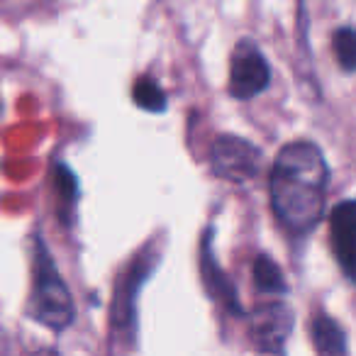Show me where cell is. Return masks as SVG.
Listing matches in <instances>:
<instances>
[{"mask_svg":"<svg viewBox=\"0 0 356 356\" xmlns=\"http://www.w3.org/2000/svg\"><path fill=\"white\" fill-rule=\"evenodd\" d=\"M330 166L312 142H291L278 152L271 168V205L288 229L305 234L317 227L325 213Z\"/></svg>","mask_w":356,"mask_h":356,"instance_id":"6da1fadb","label":"cell"},{"mask_svg":"<svg viewBox=\"0 0 356 356\" xmlns=\"http://www.w3.org/2000/svg\"><path fill=\"white\" fill-rule=\"evenodd\" d=\"M30 315L54 332H61L74 322L76 307L64 278L59 276L44 242H37L35 288H32Z\"/></svg>","mask_w":356,"mask_h":356,"instance_id":"7a4b0ae2","label":"cell"},{"mask_svg":"<svg viewBox=\"0 0 356 356\" xmlns=\"http://www.w3.org/2000/svg\"><path fill=\"white\" fill-rule=\"evenodd\" d=\"M213 171L225 181L247 184L261 168V149L234 134H220L213 144Z\"/></svg>","mask_w":356,"mask_h":356,"instance_id":"3957f363","label":"cell"},{"mask_svg":"<svg viewBox=\"0 0 356 356\" xmlns=\"http://www.w3.org/2000/svg\"><path fill=\"white\" fill-rule=\"evenodd\" d=\"M271 66L252 40H242L232 54L229 66V93L237 100H252L268 88Z\"/></svg>","mask_w":356,"mask_h":356,"instance_id":"277c9868","label":"cell"},{"mask_svg":"<svg viewBox=\"0 0 356 356\" xmlns=\"http://www.w3.org/2000/svg\"><path fill=\"white\" fill-rule=\"evenodd\" d=\"M296 325V315L286 302H266L252 317H249V330L252 339L259 351L266 354H283L286 341Z\"/></svg>","mask_w":356,"mask_h":356,"instance_id":"5b68a950","label":"cell"},{"mask_svg":"<svg viewBox=\"0 0 356 356\" xmlns=\"http://www.w3.org/2000/svg\"><path fill=\"white\" fill-rule=\"evenodd\" d=\"M332 247L341 271L356 286V200H341L332 213Z\"/></svg>","mask_w":356,"mask_h":356,"instance_id":"8992f818","label":"cell"},{"mask_svg":"<svg viewBox=\"0 0 356 356\" xmlns=\"http://www.w3.org/2000/svg\"><path fill=\"white\" fill-rule=\"evenodd\" d=\"M312 344L320 354H346L349 351L344 330L330 315H317L312 320Z\"/></svg>","mask_w":356,"mask_h":356,"instance_id":"52a82bcc","label":"cell"},{"mask_svg":"<svg viewBox=\"0 0 356 356\" xmlns=\"http://www.w3.org/2000/svg\"><path fill=\"white\" fill-rule=\"evenodd\" d=\"M254 283L261 293L266 296H283L288 291L283 271L278 268V264H273L268 257H257L254 259Z\"/></svg>","mask_w":356,"mask_h":356,"instance_id":"ba28073f","label":"cell"},{"mask_svg":"<svg viewBox=\"0 0 356 356\" xmlns=\"http://www.w3.org/2000/svg\"><path fill=\"white\" fill-rule=\"evenodd\" d=\"M203 276H205V283L210 286V291L215 293V296L220 298V300L227 302L232 310L239 312V305L234 302V291L232 286H229L227 281H225L222 271H220V266L213 261V254H210V242L205 239L203 242Z\"/></svg>","mask_w":356,"mask_h":356,"instance_id":"9c48e42d","label":"cell"},{"mask_svg":"<svg viewBox=\"0 0 356 356\" xmlns=\"http://www.w3.org/2000/svg\"><path fill=\"white\" fill-rule=\"evenodd\" d=\"M132 95H134V103H137V108L147 110V113H161V110H166V93H163L161 86L154 83L149 76L137 79Z\"/></svg>","mask_w":356,"mask_h":356,"instance_id":"30bf717a","label":"cell"},{"mask_svg":"<svg viewBox=\"0 0 356 356\" xmlns=\"http://www.w3.org/2000/svg\"><path fill=\"white\" fill-rule=\"evenodd\" d=\"M332 47H334V56H337V61H339L341 71L354 74L356 71V30L354 27H339V30L334 32Z\"/></svg>","mask_w":356,"mask_h":356,"instance_id":"8fae6325","label":"cell"},{"mask_svg":"<svg viewBox=\"0 0 356 356\" xmlns=\"http://www.w3.org/2000/svg\"><path fill=\"white\" fill-rule=\"evenodd\" d=\"M56 188H59L61 198L66 203H74L76 195H79V181H76L74 171L64 163H56Z\"/></svg>","mask_w":356,"mask_h":356,"instance_id":"7c38bea8","label":"cell"},{"mask_svg":"<svg viewBox=\"0 0 356 356\" xmlns=\"http://www.w3.org/2000/svg\"><path fill=\"white\" fill-rule=\"evenodd\" d=\"M0 110H3V105H0Z\"/></svg>","mask_w":356,"mask_h":356,"instance_id":"4fadbf2b","label":"cell"}]
</instances>
